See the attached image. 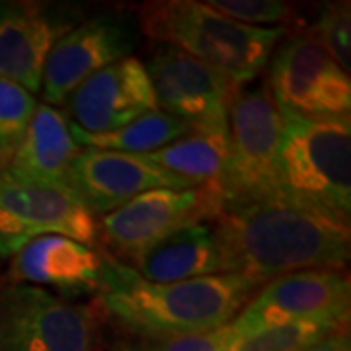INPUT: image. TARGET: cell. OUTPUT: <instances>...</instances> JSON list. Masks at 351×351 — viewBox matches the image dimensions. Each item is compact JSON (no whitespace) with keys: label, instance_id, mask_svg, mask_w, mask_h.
Segmentation results:
<instances>
[{"label":"cell","instance_id":"cell-1","mask_svg":"<svg viewBox=\"0 0 351 351\" xmlns=\"http://www.w3.org/2000/svg\"><path fill=\"white\" fill-rule=\"evenodd\" d=\"M226 274L267 283L297 271H341L350 223L287 203L228 205L213 221Z\"/></svg>","mask_w":351,"mask_h":351},{"label":"cell","instance_id":"cell-2","mask_svg":"<svg viewBox=\"0 0 351 351\" xmlns=\"http://www.w3.org/2000/svg\"><path fill=\"white\" fill-rule=\"evenodd\" d=\"M263 285L240 274L151 283L110 256L94 304L141 339L180 338L232 324Z\"/></svg>","mask_w":351,"mask_h":351},{"label":"cell","instance_id":"cell-3","mask_svg":"<svg viewBox=\"0 0 351 351\" xmlns=\"http://www.w3.org/2000/svg\"><path fill=\"white\" fill-rule=\"evenodd\" d=\"M147 38L184 51L244 86L267 66L285 27H250L228 20L197 0H152L138 8Z\"/></svg>","mask_w":351,"mask_h":351},{"label":"cell","instance_id":"cell-4","mask_svg":"<svg viewBox=\"0 0 351 351\" xmlns=\"http://www.w3.org/2000/svg\"><path fill=\"white\" fill-rule=\"evenodd\" d=\"M283 113V112H281ZM277 164L279 203L351 219V119H308L283 113Z\"/></svg>","mask_w":351,"mask_h":351},{"label":"cell","instance_id":"cell-5","mask_svg":"<svg viewBox=\"0 0 351 351\" xmlns=\"http://www.w3.org/2000/svg\"><path fill=\"white\" fill-rule=\"evenodd\" d=\"M283 129V113L265 82L237 90L228 108L230 160L225 182V207L240 203H279L277 164Z\"/></svg>","mask_w":351,"mask_h":351},{"label":"cell","instance_id":"cell-6","mask_svg":"<svg viewBox=\"0 0 351 351\" xmlns=\"http://www.w3.org/2000/svg\"><path fill=\"white\" fill-rule=\"evenodd\" d=\"M59 234L100 248L98 217L64 186L0 170V258H12L32 240Z\"/></svg>","mask_w":351,"mask_h":351},{"label":"cell","instance_id":"cell-7","mask_svg":"<svg viewBox=\"0 0 351 351\" xmlns=\"http://www.w3.org/2000/svg\"><path fill=\"white\" fill-rule=\"evenodd\" d=\"M96 306L76 304L47 289L0 285V351H94Z\"/></svg>","mask_w":351,"mask_h":351},{"label":"cell","instance_id":"cell-8","mask_svg":"<svg viewBox=\"0 0 351 351\" xmlns=\"http://www.w3.org/2000/svg\"><path fill=\"white\" fill-rule=\"evenodd\" d=\"M223 207V191L215 186L151 189L98 219L100 244L110 246L129 265L176 230L215 221Z\"/></svg>","mask_w":351,"mask_h":351},{"label":"cell","instance_id":"cell-9","mask_svg":"<svg viewBox=\"0 0 351 351\" xmlns=\"http://www.w3.org/2000/svg\"><path fill=\"white\" fill-rule=\"evenodd\" d=\"M267 64L265 84L283 113L308 119L350 115V73L311 36L297 34L279 41Z\"/></svg>","mask_w":351,"mask_h":351},{"label":"cell","instance_id":"cell-10","mask_svg":"<svg viewBox=\"0 0 351 351\" xmlns=\"http://www.w3.org/2000/svg\"><path fill=\"white\" fill-rule=\"evenodd\" d=\"M350 279L338 271H297L267 281L230 324L237 338L301 322L348 324Z\"/></svg>","mask_w":351,"mask_h":351},{"label":"cell","instance_id":"cell-11","mask_svg":"<svg viewBox=\"0 0 351 351\" xmlns=\"http://www.w3.org/2000/svg\"><path fill=\"white\" fill-rule=\"evenodd\" d=\"M156 108L189 127L228 125L239 84L184 51L164 45L145 64Z\"/></svg>","mask_w":351,"mask_h":351},{"label":"cell","instance_id":"cell-12","mask_svg":"<svg viewBox=\"0 0 351 351\" xmlns=\"http://www.w3.org/2000/svg\"><path fill=\"white\" fill-rule=\"evenodd\" d=\"M137 49V29L117 14H100L73 27L47 55L41 92L47 106H59L98 71Z\"/></svg>","mask_w":351,"mask_h":351},{"label":"cell","instance_id":"cell-13","mask_svg":"<svg viewBox=\"0 0 351 351\" xmlns=\"http://www.w3.org/2000/svg\"><path fill=\"white\" fill-rule=\"evenodd\" d=\"M80 18L76 4L0 0V76L39 92L49 51Z\"/></svg>","mask_w":351,"mask_h":351},{"label":"cell","instance_id":"cell-14","mask_svg":"<svg viewBox=\"0 0 351 351\" xmlns=\"http://www.w3.org/2000/svg\"><path fill=\"white\" fill-rule=\"evenodd\" d=\"M64 186L92 215L112 213L137 195L158 188H197L145 160L141 154L84 149L64 176Z\"/></svg>","mask_w":351,"mask_h":351},{"label":"cell","instance_id":"cell-15","mask_svg":"<svg viewBox=\"0 0 351 351\" xmlns=\"http://www.w3.org/2000/svg\"><path fill=\"white\" fill-rule=\"evenodd\" d=\"M66 117L78 129L104 135L158 110L145 63L127 57L98 71L64 100Z\"/></svg>","mask_w":351,"mask_h":351},{"label":"cell","instance_id":"cell-16","mask_svg":"<svg viewBox=\"0 0 351 351\" xmlns=\"http://www.w3.org/2000/svg\"><path fill=\"white\" fill-rule=\"evenodd\" d=\"M110 254L73 239L47 234L32 240L10 258L8 283L51 287L66 297L98 295Z\"/></svg>","mask_w":351,"mask_h":351},{"label":"cell","instance_id":"cell-17","mask_svg":"<svg viewBox=\"0 0 351 351\" xmlns=\"http://www.w3.org/2000/svg\"><path fill=\"white\" fill-rule=\"evenodd\" d=\"M151 283H176L226 274L213 225L195 223L176 230L129 263Z\"/></svg>","mask_w":351,"mask_h":351},{"label":"cell","instance_id":"cell-18","mask_svg":"<svg viewBox=\"0 0 351 351\" xmlns=\"http://www.w3.org/2000/svg\"><path fill=\"white\" fill-rule=\"evenodd\" d=\"M80 151L71 133L69 117L53 106L38 104L6 168L29 180L64 186V176Z\"/></svg>","mask_w":351,"mask_h":351},{"label":"cell","instance_id":"cell-19","mask_svg":"<svg viewBox=\"0 0 351 351\" xmlns=\"http://www.w3.org/2000/svg\"><path fill=\"white\" fill-rule=\"evenodd\" d=\"M141 156L170 174L188 180L193 186L219 188L225 199V182L230 160L228 125L191 127L189 133L168 147Z\"/></svg>","mask_w":351,"mask_h":351},{"label":"cell","instance_id":"cell-20","mask_svg":"<svg viewBox=\"0 0 351 351\" xmlns=\"http://www.w3.org/2000/svg\"><path fill=\"white\" fill-rule=\"evenodd\" d=\"M189 129L191 127L188 123L160 110H152L121 129L104 135H92L78 129L75 123H71V133L80 149L125 152V154H149V152L160 151L189 133Z\"/></svg>","mask_w":351,"mask_h":351},{"label":"cell","instance_id":"cell-21","mask_svg":"<svg viewBox=\"0 0 351 351\" xmlns=\"http://www.w3.org/2000/svg\"><path fill=\"white\" fill-rule=\"evenodd\" d=\"M348 324L301 322L263 330L254 336L234 338L230 351H306L320 338Z\"/></svg>","mask_w":351,"mask_h":351},{"label":"cell","instance_id":"cell-22","mask_svg":"<svg viewBox=\"0 0 351 351\" xmlns=\"http://www.w3.org/2000/svg\"><path fill=\"white\" fill-rule=\"evenodd\" d=\"M36 108L34 94L0 76V151L14 156Z\"/></svg>","mask_w":351,"mask_h":351},{"label":"cell","instance_id":"cell-23","mask_svg":"<svg viewBox=\"0 0 351 351\" xmlns=\"http://www.w3.org/2000/svg\"><path fill=\"white\" fill-rule=\"evenodd\" d=\"M311 38L316 39L336 63L350 73L351 69V18L350 4H328L316 20Z\"/></svg>","mask_w":351,"mask_h":351},{"label":"cell","instance_id":"cell-24","mask_svg":"<svg viewBox=\"0 0 351 351\" xmlns=\"http://www.w3.org/2000/svg\"><path fill=\"white\" fill-rule=\"evenodd\" d=\"M215 12L250 27H279L287 22L291 6L279 0H209Z\"/></svg>","mask_w":351,"mask_h":351},{"label":"cell","instance_id":"cell-25","mask_svg":"<svg viewBox=\"0 0 351 351\" xmlns=\"http://www.w3.org/2000/svg\"><path fill=\"white\" fill-rule=\"evenodd\" d=\"M237 338L232 326L219 328L207 334L180 336L164 339H138L127 343L119 351H230V346Z\"/></svg>","mask_w":351,"mask_h":351},{"label":"cell","instance_id":"cell-26","mask_svg":"<svg viewBox=\"0 0 351 351\" xmlns=\"http://www.w3.org/2000/svg\"><path fill=\"white\" fill-rule=\"evenodd\" d=\"M306 351H351L350 334L346 328H338L324 338L318 339Z\"/></svg>","mask_w":351,"mask_h":351},{"label":"cell","instance_id":"cell-27","mask_svg":"<svg viewBox=\"0 0 351 351\" xmlns=\"http://www.w3.org/2000/svg\"><path fill=\"white\" fill-rule=\"evenodd\" d=\"M10 160H12V156H10V154H6V152L0 151V170H4V168L10 164Z\"/></svg>","mask_w":351,"mask_h":351}]
</instances>
